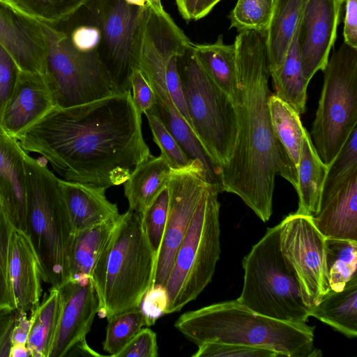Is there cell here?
<instances>
[{
  "label": "cell",
  "instance_id": "ba28073f",
  "mask_svg": "<svg viewBox=\"0 0 357 357\" xmlns=\"http://www.w3.org/2000/svg\"><path fill=\"white\" fill-rule=\"evenodd\" d=\"M177 68L190 126L221 167L231 158L236 143L235 105L206 74L196 56L193 43L178 56Z\"/></svg>",
  "mask_w": 357,
  "mask_h": 357
},
{
  "label": "cell",
  "instance_id": "c3c4849f",
  "mask_svg": "<svg viewBox=\"0 0 357 357\" xmlns=\"http://www.w3.org/2000/svg\"><path fill=\"white\" fill-rule=\"evenodd\" d=\"M175 2L183 19L188 21L200 19L204 0H175Z\"/></svg>",
  "mask_w": 357,
  "mask_h": 357
},
{
  "label": "cell",
  "instance_id": "44dd1931",
  "mask_svg": "<svg viewBox=\"0 0 357 357\" xmlns=\"http://www.w3.org/2000/svg\"><path fill=\"white\" fill-rule=\"evenodd\" d=\"M311 218L325 238L357 241V170L322 192L319 209Z\"/></svg>",
  "mask_w": 357,
  "mask_h": 357
},
{
  "label": "cell",
  "instance_id": "2e32d148",
  "mask_svg": "<svg viewBox=\"0 0 357 357\" xmlns=\"http://www.w3.org/2000/svg\"><path fill=\"white\" fill-rule=\"evenodd\" d=\"M0 43L22 71L43 74L46 41L40 22L0 0Z\"/></svg>",
  "mask_w": 357,
  "mask_h": 357
},
{
  "label": "cell",
  "instance_id": "ee69618b",
  "mask_svg": "<svg viewBox=\"0 0 357 357\" xmlns=\"http://www.w3.org/2000/svg\"><path fill=\"white\" fill-rule=\"evenodd\" d=\"M131 89L133 103L141 114L154 107L156 103L155 92L139 69L135 70L132 75Z\"/></svg>",
  "mask_w": 357,
  "mask_h": 357
},
{
  "label": "cell",
  "instance_id": "7dc6e473",
  "mask_svg": "<svg viewBox=\"0 0 357 357\" xmlns=\"http://www.w3.org/2000/svg\"><path fill=\"white\" fill-rule=\"evenodd\" d=\"M17 311V317L12 336L13 346L26 345L31 319L30 317L28 318L26 312Z\"/></svg>",
  "mask_w": 357,
  "mask_h": 357
},
{
  "label": "cell",
  "instance_id": "1f68e13d",
  "mask_svg": "<svg viewBox=\"0 0 357 357\" xmlns=\"http://www.w3.org/2000/svg\"><path fill=\"white\" fill-rule=\"evenodd\" d=\"M325 245L331 289L341 291L356 273L357 241L326 238Z\"/></svg>",
  "mask_w": 357,
  "mask_h": 357
},
{
  "label": "cell",
  "instance_id": "836d02e7",
  "mask_svg": "<svg viewBox=\"0 0 357 357\" xmlns=\"http://www.w3.org/2000/svg\"><path fill=\"white\" fill-rule=\"evenodd\" d=\"M273 0H238L229 18L238 32L257 31L264 36L271 18Z\"/></svg>",
  "mask_w": 357,
  "mask_h": 357
},
{
  "label": "cell",
  "instance_id": "d6a6232c",
  "mask_svg": "<svg viewBox=\"0 0 357 357\" xmlns=\"http://www.w3.org/2000/svg\"><path fill=\"white\" fill-rule=\"evenodd\" d=\"M107 321L103 349L114 357L146 326L140 307L116 314Z\"/></svg>",
  "mask_w": 357,
  "mask_h": 357
},
{
  "label": "cell",
  "instance_id": "277c9868",
  "mask_svg": "<svg viewBox=\"0 0 357 357\" xmlns=\"http://www.w3.org/2000/svg\"><path fill=\"white\" fill-rule=\"evenodd\" d=\"M156 261L141 214L128 209L120 215L91 273L99 302L98 316L108 320L140 307L153 285Z\"/></svg>",
  "mask_w": 357,
  "mask_h": 357
},
{
  "label": "cell",
  "instance_id": "7a4b0ae2",
  "mask_svg": "<svg viewBox=\"0 0 357 357\" xmlns=\"http://www.w3.org/2000/svg\"><path fill=\"white\" fill-rule=\"evenodd\" d=\"M236 50L237 90L234 99L238 121L235 146L220 167L223 191L238 196L263 222L273 212L278 148L270 117V90L264 37L239 32Z\"/></svg>",
  "mask_w": 357,
  "mask_h": 357
},
{
  "label": "cell",
  "instance_id": "8d00e7d4",
  "mask_svg": "<svg viewBox=\"0 0 357 357\" xmlns=\"http://www.w3.org/2000/svg\"><path fill=\"white\" fill-rule=\"evenodd\" d=\"M169 201V188L167 185L141 214L145 235L157 257L166 225Z\"/></svg>",
  "mask_w": 357,
  "mask_h": 357
},
{
  "label": "cell",
  "instance_id": "52a82bcc",
  "mask_svg": "<svg viewBox=\"0 0 357 357\" xmlns=\"http://www.w3.org/2000/svg\"><path fill=\"white\" fill-rule=\"evenodd\" d=\"M218 195L208 184L195 210L165 284V314L195 300L212 280L220 254Z\"/></svg>",
  "mask_w": 357,
  "mask_h": 357
},
{
  "label": "cell",
  "instance_id": "f546056e",
  "mask_svg": "<svg viewBox=\"0 0 357 357\" xmlns=\"http://www.w3.org/2000/svg\"><path fill=\"white\" fill-rule=\"evenodd\" d=\"M61 310L60 291L57 288L51 287L43 302L31 312L26 346L32 357H50Z\"/></svg>",
  "mask_w": 357,
  "mask_h": 357
},
{
  "label": "cell",
  "instance_id": "60d3db41",
  "mask_svg": "<svg viewBox=\"0 0 357 357\" xmlns=\"http://www.w3.org/2000/svg\"><path fill=\"white\" fill-rule=\"evenodd\" d=\"M20 70L13 57L0 43V121L3 108L13 93Z\"/></svg>",
  "mask_w": 357,
  "mask_h": 357
},
{
  "label": "cell",
  "instance_id": "ab89813d",
  "mask_svg": "<svg viewBox=\"0 0 357 357\" xmlns=\"http://www.w3.org/2000/svg\"><path fill=\"white\" fill-rule=\"evenodd\" d=\"M193 357H278L274 351L236 344L208 342L199 344Z\"/></svg>",
  "mask_w": 357,
  "mask_h": 357
},
{
  "label": "cell",
  "instance_id": "681fc988",
  "mask_svg": "<svg viewBox=\"0 0 357 357\" xmlns=\"http://www.w3.org/2000/svg\"><path fill=\"white\" fill-rule=\"evenodd\" d=\"M99 356L100 354L93 351L87 344L86 339L75 344L68 352L66 356Z\"/></svg>",
  "mask_w": 357,
  "mask_h": 357
},
{
  "label": "cell",
  "instance_id": "603a6c76",
  "mask_svg": "<svg viewBox=\"0 0 357 357\" xmlns=\"http://www.w3.org/2000/svg\"><path fill=\"white\" fill-rule=\"evenodd\" d=\"M60 184L75 234L121 215L117 205L107 199L105 189L61 178Z\"/></svg>",
  "mask_w": 357,
  "mask_h": 357
},
{
  "label": "cell",
  "instance_id": "83f0119b",
  "mask_svg": "<svg viewBox=\"0 0 357 357\" xmlns=\"http://www.w3.org/2000/svg\"><path fill=\"white\" fill-rule=\"evenodd\" d=\"M201 66L212 81L234 102L237 90L236 50L234 44L227 45L220 35L215 43L194 44Z\"/></svg>",
  "mask_w": 357,
  "mask_h": 357
},
{
  "label": "cell",
  "instance_id": "b9f144b4",
  "mask_svg": "<svg viewBox=\"0 0 357 357\" xmlns=\"http://www.w3.org/2000/svg\"><path fill=\"white\" fill-rule=\"evenodd\" d=\"M158 347L155 333L149 328L142 330L116 357H157Z\"/></svg>",
  "mask_w": 357,
  "mask_h": 357
},
{
  "label": "cell",
  "instance_id": "ffe728a7",
  "mask_svg": "<svg viewBox=\"0 0 357 357\" xmlns=\"http://www.w3.org/2000/svg\"><path fill=\"white\" fill-rule=\"evenodd\" d=\"M8 271L16 309L31 312L40 303L42 268L29 236L13 227L9 243Z\"/></svg>",
  "mask_w": 357,
  "mask_h": 357
},
{
  "label": "cell",
  "instance_id": "8992f818",
  "mask_svg": "<svg viewBox=\"0 0 357 357\" xmlns=\"http://www.w3.org/2000/svg\"><path fill=\"white\" fill-rule=\"evenodd\" d=\"M242 265L243 285L238 302L272 319L307 321L310 308L303 303L297 278L282 255L279 224L253 245Z\"/></svg>",
  "mask_w": 357,
  "mask_h": 357
},
{
  "label": "cell",
  "instance_id": "cb8c5ba5",
  "mask_svg": "<svg viewBox=\"0 0 357 357\" xmlns=\"http://www.w3.org/2000/svg\"><path fill=\"white\" fill-rule=\"evenodd\" d=\"M307 0H273L271 18L264 35L270 75L282 66L296 31Z\"/></svg>",
  "mask_w": 357,
  "mask_h": 357
},
{
  "label": "cell",
  "instance_id": "f1b7e54d",
  "mask_svg": "<svg viewBox=\"0 0 357 357\" xmlns=\"http://www.w3.org/2000/svg\"><path fill=\"white\" fill-rule=\"evenodd\" d=\"M119 218L75 234L70 257V280L90 278Z\"/></svg>",
  "mask_w": 357,
  "mask_h": 357
},
{
  "label": "cell",
  "instance_id": "3957f363",
  "mask_svg": "<svg viewBox=\"0 0 357 357\" xmlns=\"http://www.w3.org/2000/svg\"><path fill=\"white\" fill-rule=\"evenodd\" d=\"M174 326L197 346L213 342L265 348L280 356H321L314 347L315 326L259 314L237 300L185 312Z\"/></svg>",
  "mask_w": 357,
  "mask_h": 357
},
{
  "label": "cell",
  "instance_id": "7c38bea8",
  "mask_svg": "<svg viewBox=\"0 0 357 357\" xmlns=\"http://www.w3.org/2000/svg\"><path fill=\"white\" fill-rule=\"evenodd\" d=\"M279 226L282 255L297 278L303 303L311 309L331 290L326 238L310 216L289 214Z\"/></svg>",
  "mask_w": 357,
  "mask_h": 357
},
{
  "label": "cell",
  "instance_id": "5b68a950",
  "mask_svg": "<svg viewBox=\"0 0 357 357\" xmlns=\"http://www.w3.org/2000/svg\"><path fill=\"white\" fill-rule=\"evenodd\" d=\"M27 234L39 259L43 280L59 289L70 280L75 232L56 177L45 165L25 152Z\"/></svg>",
  "mask_w": 357,
  "mask_h": 357
},
{
  "label": "cell",
  "instance_id": "7bdbcfd3",
  "mask_svg": "<svg viewBox=\"0 0 357 357\" xmlns=\"http://www.w3.org/2000/svg\"><path fill=\"white\" fill-rule=\"evenodd\" d=\"M167 305V294L165 287L155 285L144 294L140 308L144 315L146 326L154 325L161 316L165 314Z\"/></svg>",
  "mask_w": 357,
  "mask_h": 357
},
{
  "label": "cell",
  "instance_id": "4316f807",
  "mask_svg": "<svg viewBox=\"0 0 357 357\" xmlns=\"http://www.w3.org/2000/svg\"><path fill=\"white\" fill-rule=\"evenodd\" d=\"M312 316L344 336L357 337V273L341 291L331 289L310 311Z\"/></svg>",
  "mask_w": 357,
  "mask_h": 357
},
{
  "label": "cell",
  "instance_id": "5bb4252c",
  "mask_svg": "<svg viewBox=\"0 0 357 357\" xmlns=\"http://www.w3.org/2000/svg\"><path fill=\"white\" fill-rule=\"evenodd\" d=\"M342 0H307L298 29L303 77L308 84L324 70L336 36Z\"/></svg>",
  "mask_w": 357,
  "mask_h": 357
},
{
  "label": "cell",
  "instance_id": "7402d4cb",
  "mask_svg": "<svg viewBox=\"0 0 357 357\" xmlns=\"http://www.w3.org/2000/svg\"><path fill=\"white\" fill-rule=\"evenodd\" d=\"M271 122L278 148V175L298 186V165L306 129L300 114L275 94L270 95Z\"/></svg>",
  "mask_w": 357,
  "mask_h": 357
},
{
  "label": "cell",
  "instance_id": "816d5d0a",
  "mask_svg": "<svg viewBox=\"0 0 357 357\" xmlns=\"http://www.w3.org/2000/svg\"><path fill=\"white\" fill-rule=\"evenodd\" d=\"M220 1L221 0H204L200 13V19L207 15Z\"/></svg>",
  "mask_w": 357,
  "mask_h": 357
},
{
  "label": "cell",
  "instance_id": "30bf717a",
  "mask_svg": "<svg viewBox=\"0 0 357 357\" xmlns=\"http://www.w3.org/2000/svg\"><path fill=\"white\" fill-rule=\"evenodd\" d=\"M39 22L46 41L43 75L56 107H75L115 94L97 52L75 50L48 23Z\"/></svg>",
  "mask_w": 357,
  "mask_h": 357
},
{
  "label": "cell",
  "instance_id": "4dcf8cb0",
  "mask_svg": "<svg viewBox=\"0 0 357 357\" xmlns=\"http://www.w3.org/2000/svg\"><path fill=\"white\" fill-rule=\"evenodd\" d=\"M298 29L280 69L271 75L275 95L300 114L306 110L308 84L303 77L298 40Z\"/></svg>",
  "mask_w": 357,
  "mask_h": 357
},
{
  "label": "cell",
  "instance_id": "6da1fadb",
  "mask_svg": "<svg viewBox=\"0 0 357 357\" xmlns=\"http://www.w3.org/2000/svg\"><path fill=\"white\" fill-rule=\"evenodd\" d=\"M16 139L63 180L107 190L123 183L151 154L131 91L75 107H54Z\"/></svg>",
  "mask_w": 357,
  "mask_h": 357
},
{
  "label": "cell",
  "instance_id": "484cf974",
  "mask_svg": "<svg viewBox=\"0 0 357 357\" xmlns=\"http://www.w3.org/2000/svg\"><path fill=\"white\" fill-rule=\"evenodd\" d=\"M172 171L161 155H151L139 164L123 183L129 209L142 214L167 185Z\"/></svg>",
  "mask_w": 357,
  "mask_h": 357
},
{
  "label": "cell",
  "instance_id": "ac0fdd59",
  "mask_svg": "<svg viewBox=\"0 0 357 357\" xmlns=\"http://www.w3.org/2000/svg\"><path fill=\"white\" fill-rule=\"evenodd\" d=\"M25 152L0 127V205L12 227L27 234Z\"/></svg>",
  "mask_w": 357,
  "mask_h": 357
},
{
  "label": "cell",
  "instance_id": "f6af8a7d",
  "mask_svg": "<svg viewBox=\"0 0 357 357\" xmlns=\"http://www.w3.org/2000/svg\"><path fill=\"white\" fill-rule=\"evenodd\" d=\"M17 312V309H0V357H10L12 336Z\"/></svg>",
  "mask_w": 357,
  "mask_h": 357
},
{
  "label": "cell",
  "instance_id": "f907efd6",
  "mask_svg": "<svg viewBox=\"0 0 357 357\" xmlns=\"http://www.w3.org/2000/svg\"><path fill=\"white\" fill-rule=\"evenodd\" d=\"M31 356V353L26 345H14L12 347L10 357Z\"/></svg>",
  "mask_w": 357,
  "mask_h": 357
},
{
  "label": "cell",
  "instance_id": "f35d334b",
  "mask_svg": "<svg viewBox=\"0 0 357 357\" xmlns=\"http://www.w3.org/2000/svg\"><path fill=\"white\" fill-rule=\"evenodd\" d=\"M13 227L0 205V309H16L8 271V252Z\"/></svg>",
  "mask_w": 357,
  "mask_h": 357
},
{
  "label": "cell",
  "instance_id": "db71d44e",
  "mask_svg": "<svg viewBox=\"0 0 357 357\" xmlns=\"http://www.w3.org/2000/svg\"><path fill=\"white\" fill-rule=\"evenodd\" d=\"M4 1H7V0H4Z\"/></svg>",
  "mask_w": 357,
  "mask_h": 357
},
{
  "label": "cell",
  "instance_id": "e0dca14e",
  "mask_svg": "<svg viewBox=\"0 0 357 357\" xmlns=\"http://www.w3.org/2000/svg\"><path fill=\"white\" fill-rule=\"evenodd\" d=\"M54 107L55 103L43 74L20 70L3 108L0 127L15 138Z\"/></svg>",
  "mask_w": 357,
  "mask_h": 357
},
{
  "label": "cell",
  "instance_id": "9c48e42d",
  "mask_svg": "<svg viewBox=\"0 0 357 357\" xmlns=\"http://www.w3.org/2000/svg\"><path fill=\"white\" fill-rule=\"evenodd\" d=\"M323 71L312 141L321 160L329 166L357 127V48L343 43Z\"/></svg>",
  "mask_w": 357,
  "mask_h": 357
},
{
  "label": "cell",
  "instance_id": "9a60e30c",
  "mask_svg": "<svg viewBox=\"0 0 357 357\" xmlns=\"http://www.w3.org/2000/svg\"><path fill=\"white\" fill-rule=\"evenodd\" d=\"M59 289L61 310L50 357H64L85 340L99 308L91 278L70 280Z\"/></svg>",
  "mask_w": 357,
  "mask_h": 357
},
{
  "label": "cell",
  "instance_id": "f5cc1de1",
  "mask_svg": "<svg viewBox=\"0 0 357 357\" xmlns=\"http://www.w3.org/2000/svg\"><path fill=\"white\" fill-rule=\"evenodd\" d=\"M148 3H150L151 5L155 6H162L161 0H147Z\"/></svg>",
  "mask_w": 357,
  "mask_h": 357
},
{
  "label": "cell",
  "instance_id": "bcb514c9",
  "mask_svg": "<svg viewBox=\"0 0 357 357\" xmlns=\"http://www.w3.org/2000/svg\"><path fill=\"white\" fill-rule=\"evenodd\" d=\"M344 3V43L357 48V0H342Z\"/></svg>",
  "mask_w": 357,
  "mask_h": 357
},
{
  "label": "cell",
  "instance_id": "d4e9b609",
  "mask_svg": "<svg viewBox=\"0 0 357 357\" xmlns=\"http://www.w3.org/2000/svg\"><path fill=\"white\" fill-rule=\"evenodd\" d=\"M328 169V166L321 160L305 130L298 165L296 190L298 207L296 213L312 217L318 212Z\"/></svg>",
  "mask_w": 357,
  "mask_h": 357
},
{
  "label": "cell",
  "instance_id": "74e56055",
  "mask_svg": "<svg viewBox=\"0 0 357 357\" xmlns=\"http://www.w3.org/2000/svg\"><path fill=\"white\" fill-rule=\"evenodd\" d=\"M357 170V127L328 166L322 192L329 191Z\"/></svg>",
  "mask_w": 357,
  "mask_h": 357
},
{
  "label": "cell",
  "instance_id": "4fadbf2b",
  "mask_svg": "<svg viewBox=\"0 0 357 357\" xmlns=\"http://www.w3.org/2000/svg\"><path fill=\"white\" fill-rule=\"evenodd\" d=\"M208 184L200 163L183 169H172L167 184L169 194L167 218L153 286L165 287L178 249Z\"/></svg>",
  "mask_w": 357,
  "mask_h": 357
},
{
  "label": "cell",
  "instance_id": "d6986e66",
  "mask_svg": "<svg viewBox=\"0 0 357 357\" xmlns=\"http://www.w3.org/2000/svg\"><path fill=\"white\" fill-rule=\"evenodd\" d=\"M146 79L153 88L156 98L155 105L148 112L160 119L190 160L201 162L206 182L218 193L223 192L220 166L205 150L178 109L165 84L152 78Z\"/></svg>",
  "mask_w": 357,
  "mask_h": 357
},
{
  "label": "cell",
  "instance_id": "e575fe53",
  "mask_svg": "<svg viewBox=\"0 0 357 357\" xmlns=\"http://www.w3.org/2000/svg\"><path fill=\"white\" fill-rule=\"evenodd\" d=\"M144 114L147 118L153 141L160 149V155L165 160L172 169H183L196 163L201 164L199 161L192 160L189 158L156 115L149 112Z\"/></svg>",
  "mask_w": 357,
  "mask_h": 357
},
{
  "label": "cell",
  "instance_id": "d590c367",
  "mask_svg": "<svg viewBox=\"0 0 357 357\" xmlns=\"http://www.w3.org/2000/svg\"><path fill=\"white\" fill-rule=\"evenodd\" d=\"M86 0H7L24 13L40 22L53 23L68 16Z\"/></svg>",
  "mask_w": 357,
  "mask_h": 357
},
{
  "label": "cell",
  "instance_id": "8fae6325",
  "mask_svg": "<svg viewBox=\"0 0 357 357\" xmlns=\"http://www.w3.org/2000/svg\"><path fill=\"white\" fill-rule=\"evenodd\" d=\"M100 30L97 54L114 92L131 91V77L139 69L145 6L127 0H86Z\"/></svg>",
  "mask_w": 357,
  "mask_h": 357
}]
</instances>
